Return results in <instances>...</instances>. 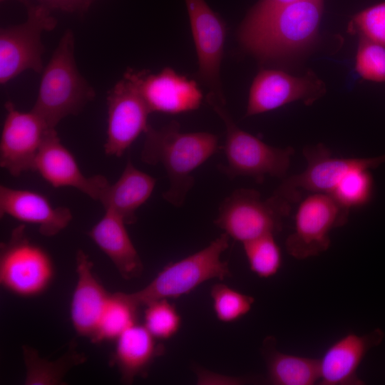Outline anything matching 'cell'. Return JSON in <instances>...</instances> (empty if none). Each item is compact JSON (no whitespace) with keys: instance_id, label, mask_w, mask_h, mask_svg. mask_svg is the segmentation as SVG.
I'll list each match as a JSON object with an SVG mask.
<instances>
[{"instance_id":"cell-20","label":"cell","mask_w":385,"mask_h":385,"mask_svg":"<svg viewBox=\"0 0 385 385\" xmlns=\"http://www.w3.org/2000/svg\"><path fill=\"white\" fill-rule=\"evenodd\" d=\"M119 215L105 210L103 216L88 232L96 245L109 257L122 277L132 279L143 272V265Z\"/></svg>"},{"instance_id":"cell-6","label":"cell","mask_w":385,"mask_h":385,"mask_svg":"<svg viewBox=\"0 0 385 385\" xmlns=\"http://www.w3.org/2000/svg\"><path fill=\"white\" fill-rule=\"evenodd\" d=\"M292 206L274 192L262 199L256 190L239 188L221 202L214 222L230 237L243 244L281 232L283 220L289 215Z\"/></svg>"},{"instance_id":"cell-28","label":"cell","mask_w":385,"mask_h":385,"mask_svg":"<svg viewBox=\"0 0 385 385\" xmlns=\"http://www.w3.org/2000/svg\"><path fill=\"white\" fill-rule=\"evenodd\" d=\"M145 307L143 325L155 338L167 340L179 332L181 316L168 299L151 302Z\"/></svg>"},{"instance_id":"cell-4","label":"cell","mask_w":385,"mask_h":385,"mask_svg":"<svg viewBox=\"0 0 385 385\" xmlns=\"http://www.w3.org/2000/svg\"><path fill=\"white\" fill-rule=\"evenodd\" d=\"M207 101L225 126L224 153L226 165L220 170L230 179L244 176L261 183L267 175L284 179L290 166L294 150L271 146L240 129L225 108V102L209 94Z\"/></svg>"},{"instance_id":"cell-15","label":"cell","mask_w":385,"mask_h":385,"mask_svg":"<svg viewBox=\"0 0 385 385\" xmlns=\"http://www.w3.org/2000/svg\"><path fill=\"white\" fill-rule=\"evenodd\" d=\"M32 171L38 173L53 188H73L97 201L110 183L102 175H84L72 153L61 141L55 128L48 130Z\"/></svg>"},{"instance_id":"cell-30","label":"cell","mask_w":385,"mask_h":385,"mask_svg":"<svg viewBox=\"0 0 385 385\" xmlns=\"http://www.w3.org/2000/svg\"><path fill=\"white\" fill-rule=\"evenodd\" d=\"M355 69L364 79L385 82V47L361 36Z\"/></svg>"},{"instance_id":"cell-5","label":"cell","mask_w":385,"mask_h":385,"mask_svg":"<svg viewBox=\"0 0 385 385\" xmlns=\"http://www.w3.org/2000/svg\"><path fill=\"white\" fill-rule=\"evenodd\" d=\"M230 237L223 233L205 248L175 262L167 264L142 289L130 293L141 307L162 299L188 294L212 279L231 276L228 263L221 260L229 247Z\"/></svg>"},{"instance_id":"cell-27","label":"cell","mask_w":385,"mask_h":385,"mask_svg":"<svg viewBox=\"0 0 385 385\" xmlns=\"http://www.w3.org/2000/svg\"><path fill=\"white\" fill-rule=\"evenodd\" d=\"M374 181L370 169L352 170L344 175L329 195L342 206L351 210L367 204L373 195Z\"/></svg>"},{"instance_id":"cell-24","label":"cell","mask_w":385,"mask_h":385,"mask_svg":"<svg viewBox=\"0 0 385 385\" xmlns=\"http://www.w3.org/2000/svg\"><path fill=\"white\" fill-rule=\"evenodd\" d=\"M22 350L26 385L62 384L66 374L86 360L83 354L77 352L71 344L66 353L55 361L41 358L37 350L26 345L22 346Z\"/></svg>"},{"instance_id":"cell-26","label":"cell","mask_w":385,"mask_h":385,"mask_svg":"<svg viewBox=\"0 0 385 385\" xmlns=\"http://www.w3.org/2000/svg\"><path fill=\"white\" fill-rule=\"evenodd\" d=\"M250 270L261 278L275 275L282 265V252L274 235H267L243 243Z\"/></svg>"},{"instance_id":"cell-2","label":"cell","mask_w":385,"mask_h":385,"mask_svg":"<svg viewBox=\"0 0 385 385\" xmlns=\"http://www.w3.org/2000/svg\"><path fill=\"white\" fill-rule=\"evenodd\" d=\"M144 134L142 161L164 167L169 187L163 197L182 207L195 183L192 172L217 152L218 137L207 132L183 133L176 120L158 129L150 125Z\"/></svg>"},{"instance_id":"cell-11","label":"cell","mask_w":385,"mask_h":385,"mask_svg":"<svg viewBox=\"0 0 385 385\" xmlns=\"http://www.w3.org/2000/svg\"><path fill=\"white\" fill-rule=\"evenodd\" d=\"M106 155L120 157L150 125L151 113L132 81L124 76L107 96Z\"/></svg>"},{"instance_id":"cell-22","label":"cell","mask_w":385,"mask_h":385,"mask_svg":"<svg viewBox=\"0 0 385 385\" xmlns=\"http://www.w3.org/2000/svg\"><path fill=\"white\" fill-rule=\"evenodd\" d=\"M156 180L138 169L129 158L119 178L109 183L99 202L105 210L119 215L127 225L137 220L136 211L150 197Z\"/></svg>"},{"instance_id":"cell-19","label":"cell","mask_w":385,"mask_h":385,"mask_svg":"<svg viewBox=\"0 0 385 385\" xmlns=\"http://www.w3.org/2000/svg\"><path fill=\"white\" fill-rule=\"evenodd\" d=\"M77 282L71 302V319L78 334L92 342L111 294L93 273L88 256L78 250L76 257Z\"/></svg>"},{"instance_id":"cell-18","label":"cell","mask_w":385,"mask_h":385,"mask_svg":"<svg viewBox=\"0 0 385 385\" xmlns=\"http://www.w3.org/2000/svg\"><path fill=\"white\" fill-rule=\"evenodd\" d=\"M0 215L37 225L39 232L53 237L64 230L73 215L66 207H54L43 195L30 190L0 185Z\"/></svg>"},{"instance_id":"cell-23","label":"cell","mask_w":385,"mask_h":385,"mask_svg":"<svg viewBox=\"0 0 385 385\" xmlns=\"http://www.w3.org/2000/svg\"><path fill=\"white\" fill-rule=\"evenodd\" d=\"M267 381L274 385H313L319 380L318 359L282 352L276 348V340L267 337L262 344Z\"/></svg>"},{"instance_id":"cell-16","label":"cell","mask_w":385,"mask_h":385,"mask_svg":"<svg viewBox=\"0 0 385 385\" xmlns=\"http://www.w3.org/2000/svg\"><path fill=\"white\" fill-rule=\"evenodd\" d=\"M319 80L297 77L278 70H262L251 85L245 117L257 115L302 100L306 104L319 96Z\"/></svg>"},{"instance_id":"cell-1","label":"cell","mask_w":385,"mask_h":385,"mask_svg":"<svg viewBox=\"0 0 385 385\" xmlns=\"http://www.w3.org/2000/svg\"><path fill=\"white\" fill-rule=\"evenodd\" d=\"M322 9L323 0H301L260 16H247L240 28V41L262 60L289 56L314 41Z\"/></svg>"},{"instance_id":"cell-32","label":"cell","mask_w":385,"mask_h":385,"mask_svg":"<svg viewBox=\"0 0 385 385\" xmlns=\"http://www.w3.org/2000/svg\"><path fill=\"white\" fill-rule=\"evenodd\" d=\"M37 4L52 9L65 11H83L88 8L93 0H38Z\"/></svg>"},{"instance_id":"cell-34","label":"cell","mask_w":385,"mask_h":385,"mask_svg":"<svg viewBox=\"0 0 385 385\" xmlns=\"http://www.w3.org/2000/svg\"><path fill=\"white\" fill-rule=\"evenodd\" d=\"M6 1V0H1V2H2V1ZM21 1H24V2H26L27 0H21Z\"/></svg>"},{"instance_id":"cell-12","label":"cell","mask_w":385,"mask_h":385,"mask_svg":"<svg viewBox=\"0 0 385 385\" xmlns=\"http://www.w3.org/2000/svg\"><path fill=\"white\" fill-rule=\"evenodd\" d=\"M0 138V166L12 176L33 170L35 159L50 128L32 109L20 111L8 101Z\"/></svg>"},{"instance_id":"cell-21","label":"cell","mask_w":385,"mask_h":385,"mask_svg":"<svg viewBox=\"0 0 385 385\" xmlns=\"http://www.w3.org/2000/svg\"><path fill=\"white\" fill-rule=\"evenodd\" d=\"M156 340L143 324L138 323L115 340L112 362L123 383L129 384L138 376H145L153 361L163 354L164 346Z\"/></svg>"},{"instance_id":"cell-33","label":"cell","mask_w":385,"mask_h":385,"mask_svg":"<svg viewBox=\"0 0 385 385\" xmlns=\"http://www.w3.org/2000/svg\"><path fill=\"white\" fill-rule=\"evenodd\" d=\"M298 1L301 0H260L250 10L247 16H260L279 6Z\"/></svg>"},{"instance_id":"cell-31","label":"cell","mask_w":385,"mask_h":385,"mask_svg":"<svg viewBox=\"0 0 385 385\" xmlns=\"http://www.w3.org/2000/svg\"><path fill=\"white\" fill-rule=\"evenodd\" d=\"M349 27L361 36L374 41L385 47V1L356 14Z\"/></svg>"},{"instance_id":"cell-14","label":"cell","mask_w":385,"mask_h":385,"mask_svg":"<svg viewBox=\"0 0 385 385\" xmlns=\"http://www.w3.org/2000/svg\"><path fill=\"white\" fill-rule=\"evenodd\" d=\"M198 61L199 78L210 88V94L225 101L220 81V65L226 26L205 0H185Z\"/></svg>"},{"instance_id":"cell-3","label":"cell","mask_w":385,"mask_h":385,"mask_svg":"<svg viewBox=\"0 0 385 385\" xmlns=\"http://www.w3.org/2000/svg\"><path fill=\"white\" fill-rule=\"evenodd\" d=\"M74 48L73 33L67 30L41 73L31 109L50 128H55L66 117L77 115L96 96L94 88L78 68Z\"/></svg>"},{"instance_id":"cell-8","label":"cell","mask_w":385,"mask_h":385,"mask_svg":"<svg viewBox=\"0 0 385 385\" xmlns=\"http://www.w3.org/2000/svg\"><path fill=\"white\" fill-rule=\"evenodd\" d=\"M26 20L0 29V84L5 85L21 73H41L45 47L41 35L52 31L57 21L50 9L41 4L28 6Z\"/></svg>"},{"instance_id":"cell-17","label":"cell","mask_w":385,"mask_h":385,"mask_svg":"<svg viewBox=\"0 0 385 385\" xmlns=\"http://www.w3.org/2000/svg\"><path fill=\"white\" fill-rule=\"evenodd\" d=\"M384 337L381 329L364 335L350 332L333 343L319 361L320 385H362L358 368L367 352Z\"/></svg>"},{"instance_id":"cell-13","label":"cell","mask_w":385,"mask_h":385,"mask_svg":"<svg viewBox=\"0 0 385 385\" xmlns=\"http://www.w3.org/2000/svg\"><path fill=\"white\" fill-rule=\"evenodd\" d=\"M124 76L135 85L151 113L178 114L197 109L202 93L197 83L169 67L158 73L128 68Z\"/></svg>"},{"instance_id":"cell-7","label":"cell","mask_w":385,"mask_h":385,"mask_svg":"<svg viewBox=\"0 0 385 385\" xmlns=\"http://www.w3.org/2000/svg\"><path fill=\"white\" fill-rule=\"evenodd\" d=\"M53 275L51 256L27 237L24 225L15 227L9 240L1 243L0 282L9 292L24 297L39 295Z\"/></svg>"},{"instance_id":"cell-25","label":"cell","mask_w":385,"mask_h":385,"mask_svg":"<svg viewBox=\"0 0 385 385\" xmlns=\"http://www.w3.org/2000/svg\"><path fill=\"white\" fill-rule=\"evenodd\" d=\"M139 307L130 293L111 294L92 342L116 340L127 329L138 323Z\"/></svg>"},{"instance_id":"cell-29","label":"cell","mask_w":385,"mask_h":385,"mask_svg":"<svg viewBox=\"0 0 385 385\" xmlns=\"http://www.w3.org/2000/svg\"><path fill=\"white\" fill-rule=\"evenodd\" d=\"M212 307L220 322L229 323L239 320L252 309L255 299L228 286L217 283L210 290Z\"/></svg>"},{"instance_id":"cell-9","label":"cell","mask_w":385,"mask_h":385,"mask_svg":"<svg viewBox=\"0 0 385 385\" xmlns=\"http://www.w3.org/2000/svg\"><path fill=\"white\" fill-rule=\"evenodd\" d=\"M349 211L328 193L309 192L298 205L294 231L285 240L287 252L301 260L327 251L330 232L348 222Z\"/></svg>"},{"instance_id":"cell-10","label":"cell","mask_w":385,"mask_h":385,"mask_svg":"<svg viewBox=\"0 0 385 385\" xmlns=\"http://www.w3.org/2000/svg\"><path fill=\"white\" fill-rule=\"evenodd\" d=\"M302 154L306 168L300 173L286 177L274 192L292 205L300 201L302 193L329 194L337 183L349 172L361 168L371 169L385 163V154L375 158H337L324 145L307 146Z\"/></svg>"}]
</instances>
